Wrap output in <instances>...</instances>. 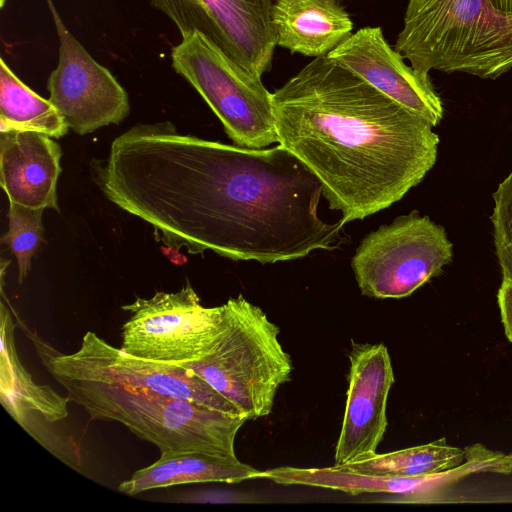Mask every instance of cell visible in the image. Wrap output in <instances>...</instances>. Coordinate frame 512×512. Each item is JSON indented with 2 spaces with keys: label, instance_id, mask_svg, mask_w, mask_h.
I'll return each instance as SVG.
<instances>
[{
  "label": "cell",
  "instance_id": "44dd1931",
  "mask_svg": "<svg viewBox=\"0 0 512 512\" xmlns=\"http://www.w3.org/2000/svg\"><path fill=\"white\" fill-rule=\"evenodd\" d=\"M492 223L495 255L502 280L512 282V170L492 194Z\"/></svg>",
  "mask_w": 512,
  "mask_h": 512
},
{
  "label": "cell",
  "instance_id": "9c48e42d",
  "mask_svg": "<svg viewBox=\"0 0 512 512\" xmlns=\"http://www.w3.org/2000/svg\"><path fill=\"white\" fill-rule=\"evenodd\" d=\"M121 309L131 314L122 327L121 350L176 365L204 357L222 321V307H203L189 284L175 293L157 292L150 299L137 297Z\"/></svg>",
  "mask_w": 512,
  "mask_h": 512
},
{
  "label": "cell",
  "instance_id": "4fadbf2b",
  "mask_svg": "<svg viewBox=\"0 0 512 512\" xmlns=\"http://www.w3.org/2000/svg\"><path fill=\"white\" fill-rule=\"evenodd\" d=\"M328 57L433 127L442 121L443 103L429 74L408 66L387 43L381 27L357 30Z\"/></svg>",
  "mask_w": 512,
  "mask_h": 512
},
{
  "label": "cell",
  "instance_id": "ffe728a7",
  "mask_svg": "<svg viewBox=\"0 0 512 512\" xmlns=\"http://www.w3.org/2000/svg\"><path fill=\"white\" fill-rule=\"evenodd\" d=\"M43 208H31L9 202V227L1 243L7 245L18 263V281L23 283L30 268L31 259L43 238Z\"/></svg>",
  "mask_w": 512,
  "mask_h": 512
},
{
  "label": "cell",
  "instance_id": "3957f363",
  "mask_svg": "<svg viewBox=\"0 0 512 512\" xmlns=\"http://www.w3.org/2000/svg\"><path fill=\"white\" fill-rule=\"evenodd\" d=\"M395 49L424 73L496 79L512 69V12L490 0H409Z\"/></svg>",
  "mask_w": 512,
  "mask_h": 512
},
{
  "label": "cell",
  "instance_id": "52a82bcc",
  "mask_svg": "<svg viewBox=\"0 0 512 512\" xmlns=\"http://www.w3.org/2000/svg\"><path fill=\"white\" fill-rule=\"evenodd\" d=\"M452 259L445 228L414 210L366 235L351 266L362 295L399 299L438 276Z\"/></svg>",
  "mask_w": 512,
  "mask_h": 512
},
{
  "label": "cell",
  "instance_id": "d6986e66",
  "mask_svg": "<svg viewBox=\"0 0 512 512\" xmlns=\"http://www.w3.org/2000/svg\"><path fill=\"white\" fill-rule=\"evenodd\" d=\"M465 461V450L445 438L383 454H371L335 468L364 475L421 476L447 470Z\"/></svg>",
  "mask_w": 512,
  "mask_h": 512
},
{
  "label": "cell",
  "instance_id": "cb8c5ba5",
  "mask_svg": "<svg viewBox=\"0 0 512 512\" xmlns=\"http://www.w3.org/2000/svg\"><path fill=\"white\" fill-rule=\"evenodd\" d=\"M7 0H0V6L3 7Z\"/></svg>",
  "mask_w": 512,
  "mask_h": 512
},
{
  "label": "cell",
  "instance_id": "6da1fadb",
  "mask_svg": "<svg viewBox=\"0 0 512 512\" xmlns=\"http://www.w3.org/2000/svg\"><path fill=\"white\" fill-rule=\"evenodd\" d=\"M92 168L107 199L190 254L295 260L336 248L344 225L318 216L322 182L280 144L253 149L182 134L169 121L137 124Z\"/></svg>",
  "mask_w": 512,
  "mask_h": 512
},
{
  "label": "cell",
  "instance_id": "9a60e30c",
  "mask_svg": "<svg viewBox=\"0 0 512 512\" xmlns=\"http://www.w3.org/2000/svg\"><path fill=\"white\" fill-rule=\"evenodd\" d=\"M60 145L34 131L0 135V184L9 202L59 211L57 181L62 171Z\"/></svg>",
  "mask_w": 512,
  "mask_h": 512
},
{
  "label": "cell",
  "instance_id": "5b68a950",
  "mask_svg": "<svg viewBox=\"0 0 512 512\" xmlns=\"http://www.w3.org/2000/svg\"><path fill=\"white\" fill-rule=\"evenodd\" d=\"M221 307V327L209 352L179 366L206 381L247 420L268 416L293 370L279 341L280 328L242 295Z\"/></svg>",
  "mask_w": 512,
  "mask_h": 512
},
{
  "label": "cell",
  "instance_id": "7c38bea8",
  "mask_svg": "<svg viewBox=\"0 0 512 512\" xmlns=\"http://www.w3.org/2000/svg\"><path fill=\"white\" fill-rule=\"evenodd\" d=\"M347 399L334 465L376 453L388 426L387 402L395 382L391 358L383 343H355L348 355Z\"/></svg>",
  "mask_w": 512,
  "mask_h": 512
},
{
  "label": "cell",
  "instance_id": "5bb4252c",
  "mask_svg": "<svg viewBox=\"0 0 512 512\" xmlns=\"http://www.w3.org/2000/svg\"><path fill=\"white\" fill-rule=\"evenodd\" d=\"M0 401L10 416L38 443L71 467L80 465L77 447L49 424L68 416L67 396L48 385L36 384L19 360L14 342L15 323L1 303Z\"/></svg>",
  "mask_w": 512,
  "mask_h": 512
},
{
  "label": "cell",
  "instance_id": "2e32d148",
  "mask_svg": "<svg viewBox=\"0 0 512 512\" xmlns=\"http://www.w3.org/2000/svg\"><path fill=\"white\" fill-rule=\"evenodd\" d=\"M271 20L277 46L314 58L328 56L353 30L349 14L335 0H276Z\"/></svg>",
  "mask_w": 512,
  "mask_h": 512
},
{
  "label": "cell",
  "instance_id": "e0dca14e",
  "mask_svg": "<svg viewBox=\"0 0 512 512\" xmlns=\"http://www.w3.org/2000/svg\"><path fill=\"white\" fill-rule=\"evenodd\" d=\"M260 471L227 457L198 451L164 453L153 464L137 470L119 485V491L133 496L141 492L189 483H239L259 478Z\"/></svg>",
  "mask_w": 512,
  "mask_h": 512
},
{
  "label": "cell",
  "instance_id": "ac0fdd59",
  "mask_svg": "<svg viewBox=\"0 0 512 512\" xmlns=\"http://www.w3.org/2000/svg\"><path fill=\"white\" fill-rule=\"evenodd\" d=\"M69 127L56 107L24 84L0 60V132L34 131L61 138Z\"/></svg>",
  "mask_w": 512,
  "mask_h": 512
},
{
  "label": "cell",
  "instance_id": "277c9868",
  "mask_svg": "<svg viewBox=\"0 0 512 512\" xmlns=\"http://www.w3.org/2000/svg\"><path fill=\"white\" fill-rule=\"evenodd\" d=\"M74 402L94 420L117 421L161 454L187 451L236 457L235 438L247 421L197 402L108 382L54 374Z\"/></svg>",
  "mask_w": 512,
  "mask_h": 512
},
{
  "label": "cell",
  "instance_id": "ba28073f",
  "mask_svg": "<svg viewBox=\"0 0 512 512\" xmlns=\"http://www.w3.org/2000/svg\"><path fill=\"white\" fill-rule=\"evenodd\" d=\"M31 339L42 364L51 375L65 374L151 390L243 416L235 405L192 370L129 355L91 331L85 333L80 348L71 354L60 353L34 335Z\"/></svg>",
  "mask_w": 512,
  "mask_h": 512
},
{
  "label": "cell",
  "instance_id": "8fae6325",
  "mask_svg": "<svg viewBox=\"0 0 512 512\" xmlns=\"http://www.w3.org/2000/svg\"><path fill=\"white\" fill-rule=\"evenodd\" d=\"M59 39V60L47 82L49 101L76 134L119 124L130 111L126 91L70 33L52 0H46Z\"/></svg>",
  "mask_w": 512,
  "mask_h": 512
},
{
  "label": "cell",
  "instance_id": "7402d4cb",
  "mask_svg": "<svg viewBox=\"0 0 512 512\" xmlns=\"http://www.w3.org/2000/svg\"><path fill=\"white\" fill-rule=\"evenodd\" d=\"M497 302L506 337L512 343V282L501 281Z\"/></svg>",
  "mask_w": 512,
  "mask_h": 512
},
{
  "label": "cell",
  "instance_id": "7a4b0ae2",
  "mask_svg": "<svg viewBox=\"0 0 512 512\" xmlns=\"http://www.w3.org/2000/svg\"><path fill=\"white\" fill-rule=\"evenodd\" d=\"M272 103L278 143L322 182L343 224L398 202L436 163L430 123L328 56L275 90Z\"/></svg>",
  "mask_w": 512,
  "mask_h": 512
},
{
  "label": "cell",
  "instance_id": "603a6c76",
  "mask_svg": "<svg viewBox=\"0 0 512 512\" xmlns=\"http://www.w3.org/2000/svg\"><path fill=\"white\" fill-rule=\"evenodd\" d=\"M492 4L503 11L512 12V0H490Z\"/></svg>",
  "mask_w": 512,
  "mask_h": 512
},
{
  "label": "cell",
  "instance_id": "d4e9b609",
  "mask_svg": "<svg viewBox=\"0 0 512 512\" xmlns=\"http://www.w3.org/2000/svg\"><path fill=\"white\" fill-rule=\"evenodd\" d=\"M335 1H336V2H338V3H340V2H342L343 0H335Z\"/></svg>",
  "mask_w": 512,
  "mask_h": 512
},
{
  "label": "cell",
  "instance_id": "8992f818",
  "mask_svg": "<svg viewBox=\"0 0 512 512\" xmlns=\"http://www.w3.org/2000/svg\"><path fill=\"white\" fill-rule=\"evenodd\" d=\"M171 60L175 72L200 94L236 145L261 149L278 142L272 93L261 78L200 32L183 36L172 48Z\"/></svg>",
  "mask_w": 512,
  "mask_h": 512
},
{
  "label": "cell",
  "instance_id": "30bf717a",
  "mask_svg": "<svg viewBox=\"0 0 512 512\" xmlns=\"http://www.w3.org/2000/svg\"><path fill=\"white\" fill-rule=\"evenodd\" d=\"M181 36L200 32L231 59L262 78L277 46L271 0H150Z\"/></svg>",
  "mask_w": 512,
  "mask_h": 512
}]
</instances>
